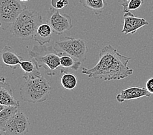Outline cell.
I'll return each mask as SVG.
<instances>
[{
    "mask_svg": "<svg viewBox=\"0 0 153 135\" xmlns=\"http://www.w3.org/2000/svg\"><path fill=\"white\" fill-rule=\"evenodd\" d=\"M130 60L131 57L121 54L111 45H106L100 50L97 64L89 69L82 68V73L104 81L123 79L133 74L134 70L128 65Z\"/></svg>",
    "mask_w": 153,
    "mask_h": 135,
    "instance_id": "obj_1",
    "label": "cell"
},
{
    "mask_svg": "<svg viewBox=\"0 0 153 135\" xmlns=\"http://www.w3.org/2000/svg\"><path fill=\"white\" fill-rule=\"evenodd\" d=\"M42 22V17L37 11L27 8L24 10L9 28L10 33L23 40L33 38L35 31Z\"/></svg>",
    "mask_w": 153,
    "mask_h": 135,
    "instance_id": "obj_2",
    "label": "cell"
},
{
    "mask_svg": "<svg viewBox=\"0 0 153 135\" xmlns=\"http://www.w3.org/2000/svg\"><path fill=\"white\" fill-rule=\"evenodd\" d=\"M29 56L35 60L39 68L45 69L48 75H55L57 70L61 72L60 55L54 47L35 45L29 52Z\"/></svg>",
    "mask_w": 153,
    "mask_h": 135,
    "instance_id": "obj_3",
    "label": "cell"
},
{
    "mask_svg": "<svg viewBox=\"0 0 153 135\" xmlns=\"http://www.w3.org/2000/svg\"><path fill=\"white\" fill-rule=\"evenodd\" d=\"M49 81L41 76L34 79H27L20 89L21 99L31 103L45 101L52 90Z\"/></svg>",
    "mask_w": 153,
    "mask_h": 135,
    "instance_id": "obj_4",
    "label": "cell"
},
{
    "mask_svg": "<svg viewBox=\"0 0 153 135\" xmlns=\"http://www.w3.org/2000/svg\"><path fill=\"white\" fill-rule=\"evenodd\" d=\"M54 48L57 52L69 55L81 63L87 59L88 48L85 42L80 38L69 36L62 38L56 42Z\"/></svg>",
    "mask_w": 153,
    "mask_h": 135,
    "instance_id": "obj_5",
    "label": "cell"
},
{
    "mask_svg": "<svg viewBox=\"0 0 153 135\" xmlns=\"http://www.w3.org/2000/svg\"><path fill=\"white\" fill-rule=\"evenodd\" d=\"M26 8L27 7L20 0H0V20L2 30H9Z\"/></svg>",
    "mask_w": 153,
    "mask_h": 135,
    "instance_id": "obj_6",
    "label": "cell"
},
{
    "mask_svg": "<svg viewBox=\"0 0 153 135\" xmlns=\"http://www.w3.org/2000/svg\"><path fill=\"white\" fill-rule=\"evenodd\" d=\"M47 22L51 25L53 31L59 35L73 27L71 16L66 14H61L59 10L52 7L47 12Z\"/></svg>",
    "mask_w": 153,
    "mask_h": 135,
    "instance_id": "obj_7",
    "label": "cell"
},
{
    "mask_svg": "<svg viewBox=\"0 0 153 135\" xmlns=\"http://www.w3.org/2000/svg\"><path fill=\"white\" fill-rule=\"evenodd\" d=\"M30 127L27 116L22 112L19 111L1 129L4 130L7 135H25L28 133Z\"/></svg>",
    "mask_w": 153,
    "mask_h": 135,
    "instance_id": "obj_8",
    "label": "cell"
},
{
    "mask_svg": "<svg viewBox=\"0 0 153 135\" xmlns=\"http://www.w3.org/2000/svg\"><path fill=\"white\" fill-rule=\"evenodd\" d=\"M123 17L124 24L121 32L125 35L136 33L140 28L149 25L145 18L135 16L130 11L125 13Z\"/></svg>",
    "mask_w": 153,
    "mask_h": 135,
    "instance_id": "obj_9",
    "label": "cell"
},
{
    "mask_svg": "<svg viewBox=\"0 0 153 135\" xmlns=\"http://www.w3.org/2000/svg\"><path fill=\"white\" fill-rule=\"evenodd\" d=\"M151 96V94L145 88L132 86L122 90L116 96V100L119 103H122L127 100H137L143 97H150Z\"/></svg>",
    "mask_w": 153,
    "mask_h": 135,
    "instance_id": "obj_10",
    "label": "cell"
},
{
    "mask_svg": "<svg viewBox=\"0 0 153 135\" xmlns=\"http://www.w3.org/2000/svg\"><path fill=\"white\" fill-rule=\"evenodd\" d=\"M0 105L19 107L20 102L14 97L13 89L7 82L6 77L2 76L0 80Z\"/></svg>",
    "mask_w": 153,
    "mask_h": 135,
    "instance_id": "obj_11",
    "label": "cell"
},
{
    "mask_svg": "<svg viewBox=\"0 0 153 135\" xmlns=\"http://www.w3.org/2000/svg\"><path fill=\"white\" fill-rule=\"evenodd\" d=\"M1 59L7 66L16 70L20 66V63L23 60L22 57L18 55L13 47L9 46H5L1 50Z\"/></svg>",
    "mask_w": 153,
    "mask_h": 135,
    "instance_id": "obj_12",
    "label": "cell"
},
{
    "mask_svg": "<svg viewBox=\"0 0 153 135\" xmlns=\"http://www.w3.org/2000/svg\"><path fill=\"white\" fill-rule=\"evenodd\" d=\"M53 32L52 28L48 23L41 24L35 31L33 39L37 42L39 45H46L51 41Z\"/></svg>",
    "mask_w": 153,
    "mask_h": 135,
    "instance_id": "obj_13",
    "label": "cell"
},
{
    "mask_svg": "<svg viewBox=\"0 0 153 135\" xmlns=\"http://www.w3.org/2000/svg\"><path fill=\"white\" fill-rule=\"evenodd\" d=\"M20 66L25 73L24 78L25 80L37 78L42 76L39 70V68L34 59L22 60L20 63Z\"/></svg>",
    "mask_w": 153,
    "mask_h": 135,
    "instance_id": "obj_14",
    "label": "cell"
},
{
    "mask_svg": "<svg viewBox=\"0 0 153 135\" xmlns=\"http://www.w3.org/2000/svg\"><path fill=\"white\" fill-rule=\"evenodd\" d=\"M59 52L60 55V64H61V73H67L68 70H74L77 71L79 68L82 63L75 59L74 58L71 57L69 55L63 52Z\"/></svg>",
    "mask_w": 153,
    "mask_h": 135,
    "instance_id": "obj_15",
    "label": "cell"
},
{
    "mask_svg": "<svg viewBox=\"0 0 153 135\" xmlns=\"http://www.w3.org/2000/svg\"><path fill=\"white\" fill-rule=\"evenodd\" d=\"M79 3L99 16L103 12L108 3L106 0H79Z\"/></svg>",
    "mask_w": 153,
    "mask_h": 135,
    "instance_id": "obj_16",
    "label": "cell"
},
{
    "mask_svg": "<svg viewBox=\"0 0 153 135\" xmlns=\"http://www.w3.org/2000/svg\"><path fill=\"white\" fill-rule=\"evenodd\" d=\"M19 107L0 105V129L5 126L7 122L19 112Z\"/></svg>",
    "mask_w": 153,
    "mask_h": 135,
    "instance_id": "obj_17",
    "label": "cell"
},
{
    "mask_svg": "<svg viewBox=\"0 0 153 135\" xmlns=\"http://www.w3.org/2000/svg\"><path fill=\"white\" fill-rule=\"evenodd\" d=\"M61 83L65 90H73L77 86L78 79L75 75L67 72L62 75Z\"/></svg>",
    "mask_w": 153,
    "mask_h": 135,
    "instance_id": "obj_18",
    "label": "cell"
},
{
    "mask_svg": "<svg viewBox=\"0 0 153 135\" xmlns=\"http://www.w3.org/2000/svg\"><path fill=\"white\" fill-rule=\"evenodd\" d=\"M144 2L143 0H130L128 1H124L121 3L124 13L130 12L139 9Z\"/></svg>",
    "mask_w": 153,
    "mask_h": 135,
    "instance_id": "obj_19",
    "label": "cell"
},
{
    "mask_svg": "<svg viewBox=\"0 0 153 135\" xmlns=\"http://www.w3.org/2000/svg\"><path fill=\"white\" fill-rule=\"evenodd\" d=\"M51 5L54 9H63L68 5V0H51Z\"/></svg>",
    "mask_w": 153,
    "mask_h": 135,
    "instance_id": "obj_20",
    "label": "cell"
},
{
    "mask_svg": "<svg viewBox=\"0 0 153 135\" xmlns=\"http://www.w3.org/2000/svg\"><path fill=\"white\" fill-rule=\"evenodd\" d=\"M146 89L151 94H153V77L149 79L145 85Z\"/></svg>",
    "mask_w": 153,
    "mask_h": 135,
    "instance_id": "obj_21",
    "label": "cell"
},
{
    "mask_svg": "<svg viewBox=\"0 0 153 135\" xmlns=\"http://www.w3.org/2000/svg\"><path fill=\"white\" fill-rule=\"evenodd\" d=\"M0 135H7V134H6L5 131L4 130L0 129Z\"/></svg>",
    "mask_w": 153,
    "mask_h": 135,
    "instance_id": "obj_22",
    "label": "cell"
},
{
    "mask_svg": "<svg viewBox=\"0 0 153 135\" xmlns=\"http://www.w3.org/2000/svg\"><path fill=\"white\" fill-rule=\"evenodd\" d=\"M20 1L21 2H25V1H28L29 0H20Z\"/></svg>",
    "mask_w": 153,
    "mask_h": 135,
    "instance_id": "obj_23",
    "label": "cell"
},
{
    "mask_svg": "<svg viewBox=\"0 0 153 135\" xmlns=\"http://www.w3.org/2000/svg\"><path fill=\"white\" fill-rule=\"evenodd\" d=\"M130 1V0H125V1Z\"/></svg>",
    "mask_w": 153,
    "mask_h": 135,
    "instance_id": "obj_24",
    "label": "cell"
}]
</instances>
